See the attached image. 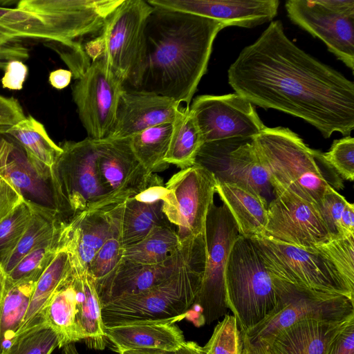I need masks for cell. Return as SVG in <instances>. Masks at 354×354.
Returning a JSON list of instances; mask_svg holds the SVG:
<instances>
[{
	"mask_svg": "<svg viewBox=\"0 0 354 354\" xmlns=\"http://www.w3.org/2000/svg\"><path fill=\"white\" fill-rule=\"evenodd\" d=\"M227 77L252 104L300 118L325 138L354 128L353 82L297 46L280 20L241 51Z\"/></svg>",
	"mask_w": 354,
	"mask_h": 354,
	"instance_id": "obj_1",
	"label": "cell"
},
{
	"mask_svg": "<svg viewBox=\"0 0 354 354\" xmlns=\"http://www.w3.org/2000/svg\"><path fill=\"white\" fill-rule=\"evenodd\" d=\"M221 22L153 7L148 17L145 71L137 90L168 97L187 106L206 73Z\"/></svg>",
	"mask_w": 354,
	"mask_h": 354,
	"instance_id": "obj_2",
	"label": "cell"
},
{
	"mask_svg": "<svg viewBox=\"0 0 354 354\" xmlns=\"http://www.w3.org/2000/svg\"><path fill=\"white\" fill-rule=\"evenodd\" d=\"M206 260L205 236L196 237L187 257L159 284L138 294L121 297L102 307L104 328L133 322L181 319L194 305Z\"/></svg>",
	"mask_w": 354,
	"mask_h": 354,
	"instance_id": "obj_3",
	"label": "cell"
},
{
	"mask_svg": "<svg viewBox=\"0 0 354 354\" xmlns=\"http://www.w3.org/2000/svg\"><path fill=\"white\" fill-rule=\"evenodd\" d=\"M123 0H21L17 8L35 16L46 29L50 47L77 80L91 60L84 46L98 37Z\"/></svg>",
	"mask_w": 354,
	"mask_h": 354,
	"instance_id": "obj_4",
	"label": "cell"
},
{
	"mask_svg": "<svg viewBox=\"0 0 354 354\" xmlns=\"http://www.w3.org/2000/svg\"><path fill=\"white\" fill-rule=\"evenodd\" d=\"M252 142L273 191H286L319 205L330 184L315 150L295 132L281 127H266Z\"/></svg>",
	"mask_w": 354,
	"mask_h": 354,
	"instance_id": "obj_5",
	"label": "cell"
},
{
	"mask_svg": "<svg viewBox=\"0 0 354 354\" xmlns=\"http://www.w3.org/2000/svg\"><path fill=\"white\" fill-rule=\"evenodd\" d=\"M103 141L87 137L59 145L62 151L50 169V183L64 222L82 212L115 203L102 186L97 169Z\"/></svg>",
	"mask_w": 354,
	"mask_h": 354,
	"instance_id": "obj_6",
	"label": "cell"
},
{
	"mask_svg": "<svg viewBox=\"0 0 354 354\" xmlns=\"http://www.w3.org/2000/svg\"><path fill=\"white\" fill-rule=\"evenodd\" d=\"M225 301L241 333L261 322L275 308L272 279L251 239L239 236L225 270Z\"/></svg>",
	"mask_w": 354,
	"mask_h": 354,
	"instance_id": "obj_7",
	"label": "cell"
},
{
	"mask_svg": "<svg viewBox=\"0 0 354 354\" xmlns=\"http://www.w3.org/2000/svg\"><path fill=\"white\" fill-rule=\"evenodd\" d=\"M153 9L147 1L123 0L100 35L102 58L124 89L137 90L140 84L146 62L145 29Z\"/></svg>",
	"mask_w": 354,
	"mask_h": 354,
	"instance_id": "obj_8",
	"label": "cell"
},
{
	"mask_svg": "<svg viewBox=\"0 0 354 354\" xmlns=\"http://www.w3.org/2000/svg\"><path fill=\"white\" fill-rule=\"evenodd\" d=\"M271 277L277 304L261 322L245 333L252 342L266 343L281 330L301 321L342 322L354 317L353 300L344 295L299 288Z\"/></svg>",
	"mask_w": 354,
	"mask_h": 354,
	"instance_id": "obj_9",
	"label": "cell"
},
{
	"mask_svg": "<svg viewBox=\"0 0 354 354\" xmlns=\"http://www.w3.org/2000/svg\"><path fill=\"white\" fill-rule=\"evenodd\" d=\"M251 239L272 277L299 288L342 295L353 300L354 290L323 255L266 237Z\"/></svg>",
	"mask_w": 354,
	"mask_h": 354,
	"instance_id": "obj_10",
	"label": "cell"
},
{
	"mask_svg": "<svg viewBox=\"0 0 354 354\" xmlns=\"http://www.w3.org/2000/svg\"><path fill=\"white\" fill-rule=\"evenodd\" d=\"M206 260L204 274L194 305L201 310L203 321L211 324L227 315L225 276L232 246L240 236L236 223L223 203L211 205L205 227Z\"/></svg>",
	"mask_w": 354,
	"mask_h": 354,
	"instance_id": "obj_11",
	"label": "cell"
},
{
	"mask_svg": "<svg viewBox=\"0 0 354 354\" xmlns=\"http://www.w3.org/2000/svg\"><path fill=\"white\" fill-rule=\"evenodd\" d=\"M216 186L214 175L198 165L180 169L165 185L163 211L169 221L177 227L180 245L204 234Z\"/></svg>",
	"mask_w": 354,
	"mask_h": 354,
	"instance_id": "obj_12",
	"label": "cell"
},
{
	"mask_svg": "<svg viewBox=\"0 0 354 354\" xmlns=\"http://www.w3.org/2000/svg\"><path fill=\"white\" fill-rule=\"evenodd\" d=\"M194 165L209 171L217 182L235 184L266 199L273 189L250 138H232L205 142Z\"/></svg>",
	"mask_w": 354,
	"mask_h": 354,
	"instance_id": "obj_13",
	"label": "cell"
},
{
	"mask_svg": "<svg viewBox=\"0 0 354 354\" xmlns=\"http://www.w3.org/2000/svg\"><path fill=\"white\" fill-rule=\"evenodd\" d=\"M124 88L102 57L92 62L85 73L76 80L72 86L73 99L88 138H109Z\"/></svg>",
	"mask_w": 354,
	"mask_h": 354,
	"instance_id": "obj_14",
	"label": "cell"
},
{
	"mask_svg": "<svg viewBox=\"0 0 354 354\" xmlns=\"http://www.w3.org/2000/svg\"><path fill=\"white\" fill-rule=\"evenodd\" d=\"M263 237L312 250L332 239L319 205L286 191H273Z\"/></svg>",
	"mask_w": 354,
	"mask_h": 354,
	"instance_id": "obj_15",
	"label": "cell"
},
{
	"mask_svg": "<svg viewBox=\"0 0 354 354\" xmlns=\"http://www.w3.org/2000/svg\"><path fill=\"white\" fill-rule=\"evenodd\" d=\"M189 108L203 143L253 138L266 127L253 104L236 93L198 95Z\"/></svg>",
	"mask_w": 354,
	"mask_h": 354,
	"instance_id": "obj_16",
	"label": "cell"
},
{
	"mask_svg": "<svg viewBox=\"0 0 354 354\" xmlns=\"http://www.w3.org/2000/svg\"><path fill=\"white\" fill-rule=\"evenodd\" d=\"M124 201L74 215L63 223L57 248L68 254L71 268L87 269L96 252L122 226Z\"/></svg>",
	"mask_w": 354,
	"mask_h": 354,
	"instance_id": "obj_17",
	"label": "cell"
},
{
	"mask_svg": "<svg viewBox=\"0 0 354 354\" xmlns=\"http://www.w3.org/2000/svg\"><path fill=\"white\" fill-rule=\"evenodd\" d=\"M288 17L292 23L321 39L339 60L354 69V13L337 11L319 0H289Z\"/></svg>",
	"mask_w": 354,
	"mask_h": 354,
	"instance_id": "obj_18",
	"label": "cell"
},
{
	"mask_svg": "<svg viewBox=\"0 0 354 354\" xmlns=\"http://www.w3.org/2000/svg\"><path fill=\"white\" fill-rule=\"evenodd\" d=\"M97 169L102 186L115 203L138 195L161 180L149 173L138 159L130 138L104 139Z\"/></svg>",
	"mask_w": 354,
	"mask_h": 354,
	"instance_id": "obj_19",
	"label": "cell"
},
{
	"mask_svg": "<svg viewBox=\"0 0 354 354\" xmlns=\"http://www.w3.org/2000/svg\"><path fill=\"white\" fill-rule=\"evenodd\" d=\"M6 136L0 138V175L26 201L56 214L64 221L52 188L50 169L32 162L17 142Z\"/></svg>",
	"mask_w": 354,
	"mask_h": 354,
	"instance_id": "obj_20",
	"label": "cell"
},
{
	"mask_svg": "<svg viewBox=\"0 0 354 354\" xmlns=\"http://www.w3.org/2000/svg\"><path fill=\"white\" fill-rule=\"evenodd\" d=\"M153 7L198 15L225 27L254 28L277 15L278 0H147Z\"/></svg>",
	"mask_w": 354,
	"mask_h": 354,
	"instance_id": "obj_21",
	"label": "cell"
},
{
	"mask_svg": "<svg viewBox=\"0 0 354 354\" xmlns=\"http://www.w3.org/2000/svg\"><path fill=\"white\" fill-rule=\"evenodd\" d=\"M196 237L183 243L167 260L160 263L144 264L122 259L113 273L96 287L102 305L121 297L138 294L161 283L183 263Z\"/></svg>",
	"mask_w": 354,
	"mask_h": 354,
	"instance_id": "obj_22",
	"label": "cell"
},
{
	"mask_svg": "<svg viewBox=\"0 0 354 354\" xmlns=\"http://www.w3.org/2000/svg\"><path fill=\"white\" fill-rule=\"evenodd\" d=\"M180 105V102L168 97L124 88L109 138H130L149 127L172 123Z\"/></svg>",
	"mask_w": 354,
	"mask_h": 354,
	"instance_id": "obj_23",
	"label": "cell"
},
{
	"mask_svg": "<svg viewBox=\"0 0 354 354\" xmlns=\"http://www.w3.org/2000/svg\"><path fill=\"white\" fill-rule=\"evenodd\" d=\"M176 320L133 322L104 328L109 340L120 353L123 351L157 348L173 351L180 348L185 339Z\"/></svg>",
	"mask_w": 354,
	"mask_h": 354,
	"instance_id": "obj_24",
	"label": "cell"
},
{
	"mask_svg": "<svg viewBox=\"0 0 354 354\" xmlns=\"http://www.w3.org/2000/svg\"><path fill=\"white\" fill-rule=\"evenodd\" d=\"M353 317L342 322L301 321L281 330L264 344L272 354H327L337 334Z\"/></svg>",
	"mask_w": 354,
	"mask_h": 354,
	"instance_id": "obj_25",
	"label": "cell"
},
{
	"mask_svg": "<svg viewBox=\"0 0 354 354\" xmlns=\"http://www.w3.org/2000/svg\"><path fill=\"white\" fill-rule=\"evenodd\" d=\"M162 189L151 186L124 201L122 220V243L124 247L144 239L155 227L173 225L164 211Z\"/></svg>",
	"mask_w": 354,
	"mask_h": 354,
	"instance_id": "obj_26",
	"label": "cell"
},
{
	"mask_svg": "<svg viewBox=\"0 0 354 354\" xmlns=\"http://www.w3.org/2000/svg\"><path fill=\"white\" fill-rule=\"evenodd\" d=\"M216 193L234 219L241 236H264L268 205L265 198L237 185L217 181Z\"/></svg>",
	"mask_w": 354,
	"mask_h": 354,
	"instance_id": "obj_27",
	"label": "cell"
},
{
	"mask_svg": "<svg viewBox=\"0 0 354 354\" xmlns=\"http://www.w3.org/2000/svg\"><path fill=\"white\" fill-rule=\"evenodd\" d=\"M71 277L76 293L77 324L83 340L91 348L103 350L107 340L95 281L84 268H71Z\"/></svg>",
	"mask_w": 354,
	"mask_h": 354,
	"instance_id": "obj_28",
	"label": "cell"
},
{
	"mask_svg": "<svg viewBox=\"0 0 354 354\" xmlns=\"http://www.w3.org/2000/svg\"><path fill=\"white\" fill-rule=\"evenodd\" d=\"M77 315L76 293L71 272L53 293L43 313V321L58 336L59 348L83 340Z\"/></svg>",
	"mask_w": 354,
	"mask_h": 354,
	"instance_id": "obj_29",
	"label": "cell"
},
{
	"mask_svg": "<svg viewBox=\"0 0 354 354\" xmlns=\"http://www.w3.org/2000/svg\"><path fill=\"white\" fill-rule=\"evenodd\" d=\"M17 142L32 162L51 169L62 148L48 136L44 126L32 116L25 117L1 131Z\"/></svg>",
	"mask_w": 354,
	"mask_h": 354,
	"instance_id": "obj_30",
	"label": "cell"
},
{
	"mask_svg": "<svg viewBox=\"0 0 354 354\" xmlns=\"http://www.w3.org/2000/svg\"><path fill=\"white\" fill-rule=\"evenodd\" d=\"M71 272L68 252L64 249L57 248L53 259L35 284L26 314L17 333L44 322L43 313L48 302Z\"/></svg>",
	"mask_w": 354,
	"mask_h": 354,
	"instance_id": "obj_31",
	"label": "cell"
},
{
	"mask_svg": "<svg viewBox=\"0 0 354 354\" xmlns=\"http://www.w3.org/2000/svg\"><path fill=\"white\" fill-rule=\"evenodd\" d=\"M64 223L56 214L34 205L30 221L24 235L2 266L6 274L32 250L48 245H57L59 234Z\"/></svg>",
	"mask_w": 354,
	"mask_h": 354,
	"instance_id": "obj_32",
	"label": "cell"
},
{
	"mask_svg": "<svg viewBox=\"0 0 354 354\" xmlns=\"http://www.w3.org/2000/svg\"><path fill=\"white\" fill-rule=\"evenodd\" d=\"M203 144L201 133L189 106L180 107L172 122L171 135L165 161L181 169L192 167Z\"/></svg>",
	"mask_w": 354,
	"mask_h": 354,
	"instance_id": "obj_33",
	"label": "cell"
},
{
	"mask_svg": "<svg viewBox=\"0 0 354 354\" xmlns=\"http://www.w3.org/2000/svg\"><path fill=\"white\" fill-rule=\"evenodd\" d=\"M37 281L12 283L6 280L0 301V354L19 330Z\"/></svg>",
	"mask_w": 354,
	"mask_h": 354,
	"instance_id": "obj_34",
	"label": "cell"
},
{
	"mask_svg": "<svg viewBox=\"0 0 354 354\" xmlns=\"http://www.w3.org/2000/svg\"><path fill=\"white\" fill-rule=\"evenodd\" d=\"M171 131L172 123H163L130 137L131 146L135 155L149 173L162 171L169 167L165 158Z\"/></svg>",
	"mask_w": 354,
	"mask_h": 354,
	"instance_id": "obj_35",
	"label": "cell"
},
{
	"mask_svg": "<svg viewBox=\"0 0 354 354\" xmlns=\"http://www.w3.org/2000/svg\"><path fill=\"white\" fill-rule=\"evenodd\" d=\"M180 243L173 225L155 227L144 239L124 247L122 259L144 264H158L167 260Z\"/></svg>",
	"mask_w": 354,
	"mask_h": 354,
	"instance_id": "obj_36",
	"label": "cell"
},
{
	"mask_svg": "<svg viewBox=\"0 0 354 354\" xmlns=\"http://www.w3.org/2000/svg\"><path fill=\"white\" fill-rule=\"evenodd\" d=\"M56 347L57 333L43 322L17 333L2 354H51Z\"/></svg>",
	"mask_w": 354,
	"mask_h": 354,
	"instance_id": "obj_37",
	"label": "cell"
},
{
	"mask_svg": "<svg viewBox=\"0 0 354 354\" xmlns=\"http://www.w3.org/2000/svg\"><path fill=\"white\" fill-rule=\"evenodd\" d=\"M34 205L25 200L0 222V264L12 253L30 221Z\"/></svg>",
	"mask_w": 354,
	"mask_h": 354,
	"instance_id": "obj_38",
	"label": "cell"
},
{
	"mask_svg": "<svg viewBox=\"0 0 354 354\" xmlns=\"http://www.w3.org/2000/svg\"><path fill=\"white\" fill-rule=\"evenodd\" d=\"M121 230L122 226L111 235L88 265L87 270L94 279L96 287L113 273L122 259L124 246Z\"/></svg>",
	"mask_w": 354,
	"mask_h": 354,
	"instance_id": "obj_39",
	"label": "cell"
},
{
	"mask_svg": "<svg viewBox=\"0 0 354 354\" xmlns=\"http://www.w3.org/2000/svg\"><path fill=\"white\" fill-rule=\"evenodd\" d=\"M311 250L330 260L354 290V236L332 239Z\"/></svg>",
	"mask_w": 354,
	"mask_h": 354,
	"instance_id": "obj_40",
	"label": "cell"
},
{
	"mask_svg": "<svg viewBox=\"0 0 354 354\" xmlns=\"http://www.w3.org/2000/svg\"><path fill=\"white\" fill-rule=\"evenodd\" d=\"M57 250V245H48L35 249L24 256L6 274V279L12 283L37 281L50 263Z\"/></svg>",
	"mask_w": 354,
	"mask_h": 354,
	"instance_id": "obj_41",
	"label": "cell"
},
{
	"mask_svg": "<svg viewBox=\"0 0 354 354\" xmlns=\"http://www.w3.org/2000/svg\"><path fill=\"white\" fill-rule=\"evenodd\" d=\"M203 348L205 354H241V333L236 317L225 315L216 324L211 337Z\"/></svg>",
	"mask_w": 354,
	"mask_h": 354,
	"instance_id": "obj_42",
	"label": "cell"
},
{
	"mask_svg": "<svg viewBox=\"0 0 354 354\" xmlns=\"http://www.w3.org/2000/svg\"><path fill=\"white\" fill-rule=\"evenodd\" d=\"M325 162L342 178H354V138L350 136L335 140L330 150L322 153Z\"/></svg>",
	"mask_w": 354,
	"mask_h": 354,
	"instance_id": "obj_43",
	"label": "cell"
},
{
	"mask_svg": "<svg viewBox=\"0 0 354 354\" xmlns=\"http://www.w3.org/2000/svg\"><path fill=\"white\" fill-rule=\"evenodd\" d=\"M348 201L330 185L328 186L319 208L332 239L344 237L340 219L343 209Z\"/></svg>",
	"mask_w": 354,
	"mask_h": 354,
	"instance_id": "obj_44",
	"label": "cell"
},
{
	"mask_svg": "<svg viewBox=\"0 0 354 354\" xmlns=\"http://www.w3.org/2000/svg\"><path fill=\"white\" fill-rule=\"evenodd\" d=\"M29 57L28 49L21 39L0 32V69L4 70L9 61H24Z\"/></svg>",
	"mask_w": 354,
	"mask_h": 354,
	"instance_id": "obj_45",
	"label": "cell"
},
{
	"mask_svg": "<svg viewBox=\"0 0 354 354\" xmlns=\"http://www.w3.org/2000/svg\"><path fill=\"white\" fill-rule=\"evenodd\" d=\"M1 84L4 88L13 91L22 89L27 77L28 68L21 61H9L4 68Z\"/></svg>",
	"mask_w": 354,
	"mask_h": 354,
	"instance_id": "obj_46",
	"label": "cell"
},
{
	"mask_svg": "<svg viewBox=\"0 0 354 354\" xmlns=\"http://www.w3.org/2000/svg\"><path fill=\"white\" fill-rule=\"evenodd\" d=\"M24 201L21 193L0 175V222Z\"/></svg>",
	"mask_w": 354,
	"mask_h": 354,
	"instance_id": "obj_47",
	"label": "cell"
},
{
	"mask_svg": "<svg viewBox=\"0 0 354 354\" xmlns=\"http://www.w3.org/2000/svg\"><path fill=\"white\" fill-rule=\"evenodd\" d=\"M25 117L17 100L0 95V133Z\"/></svg>",
	"mask_w": 354,
	"mask_h": 354,
	"instance_id": "obj_48",
	"label": "cell"
},
{
	"mask_svg": "<svg viewBox=\"0 0 354 354\" xmlns=\"http://www.w3.org/2000/svg\"><path fill=\"white\" fill-rule=\"evenodd\" d=\"M327 354H354V317L337 334Z\"/></svg>",
	"mask_w": 354,
	"mask_h": 354,
	"instance_id": "obj_49",
	"label": "cell"
},
{
	"mask_svg": "<svg viewBox=\"0 0 354 354\" xmlns=\"http://www.w3.org/2000/svg\"><path fill=\"white\" fill-rule=\"evenodd\" d=\"M119 354H205L203 348L194 342H185L179 348L173 351L157 348H142L123 351Z\"/></svg>",
	"mask_w": 354,
	"mask_h": 354,
	"instance_id": "obj_50",
	"label": "cell"
},
{
	"mask_svg": "<svg viewBox=\"0 0 354 354\" xmlns=\"http://www.w3.org/2000/svg\"><path fill=\"white\" fill-rule=\"evenodd\" d=\"M341 227L344 237L354 236V205L347 202L340 219Z\"/></svg>",
	"mask_w": 354,
	"mask_h": 354,
	"instance_id": "obj_51",
	"label": "cell"
},
{
	"mask_svg": "<svg viewBox=\"0 0 354 354\" xmlns=\"http://www.w3.org/2000/svg\"><path fill=\"white\" fill-rule=\"evenodd\" d=\"M73 74L69 70L57 69L50 72L49 82L50 85L57 89H63L71 83Z\"/></svg>",
	"mask_w": 354,
	"mask_h": 354,
	"instance_id": "obj_52",
	"label": "cell"
},
{
	"mask_svg": "<svg viewBox=\"0 0 354 354\" xmlns=\"http://www.w3.org/2000/svg\"><path fill=\"white\" fill-rule=\"evenodd\" d=\"M241 333L242 351L241 354H272L268 345L261 342H252L245 333Z\"/></svg>",
	"mask_w": 354,
	"mask_h": 354,
	"instance_id": "obj_53",
	"label": "cell"
},
{
	"mask_svg": "<svg viewBox=\"0 0 354 354\" xmlns=\"http://www.w3.org/2000/svg\"><path fill=\"white\" fill-rule=\"evenodd\" d=\"M324 6L342 12L354 13V0H319Z\"/></svg>",
	"mask_w": 354,
	"mask_h": 354,
	"instance_id": "obj_54",
	"label": "cell"
},
{
	"mask_svg": "<svg viewBox=\"0 0 354 354\" xmlns=\"http://www.w3.org/2000/svg\"><path fill=\"white\" fill-rule=\"evenodd\" d=\"M6 280V274L3 267L0 264V301L1 299L3 293L4 291Z\"/></svg>",
	"mask_w": 354,
	"mask_h": 354,
	"instance_id": "obj_55",
	"label": "cell"
}]
</instances>
